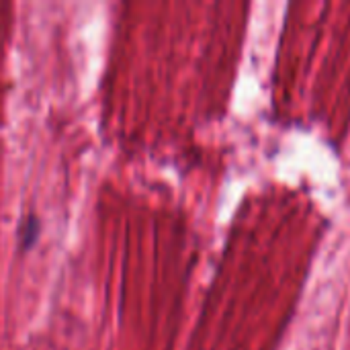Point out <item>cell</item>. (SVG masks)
Returning <instances> with one entry per match:
<instances>
[{"instance_id":"obj_1","label":"cell","mask_w":350,"mask_h":350,"mask_svg":"<svg viewBox=\"0 0 350 350\" xmlns=\"http://www.w3.org/2000/svg\"><path fill=\"white\" fill-rule=\"evenodd\" d=\"M37 234H39V221H37L35 215H31V217L27 219V224L23 226V238H21L23 248H29V246L35 242Z\"/></svg>"}]
</instances>
